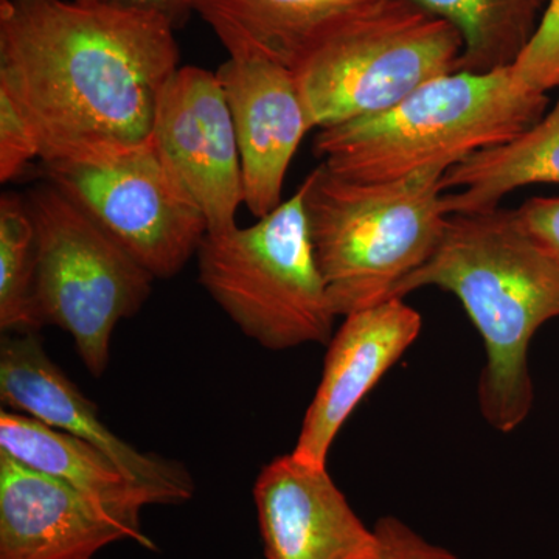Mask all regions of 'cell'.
<instances>
[{
  "label": "cell",
  "mask_w": 559,
  "mask_h": 559,
  "mask_svg": "<svg viewBox=\"0 0 559 559\" xmlns=\"http://www.w3.org/2000/svg\"><path fill=\"white\" fill-rule=\"evenodd\" d=\"M530 240L559 266V198H533L514 210Z\"/></svg>",
  "instance_id": "cell-23"
},
{
  "label": "cell",
  "mask_w": 559,
  "mask_h": 559,
  "mask_svg": "<svg viewBox=\"0 0 559 559\" xmlns=\"http://www.w3.org/2000/svg\"><path fill=\"white\" fill-rule=\"evenodd\" d=\"M514 76L530 91L547 94L559 87V0H549L538 31L511 66Z\"/></svg>",
  "instance_id": "cell-20"
},
{
  "label": "cell",
  "mask_w": 559,
  "mask_h": 559,
  "mask_svg": "<svg viewBox=\"0 0 559 559\" xmlns=\"http://www.w3.org/2000/svg\"><path fill=\"white\" fill-rule=\"evenodd\" d=\"M127 539L156 550L75 488L0 450V559H94Z\"/></svg>",
  "instance_id": "cell-14"
},
{
  "label": "cell",
  "mask_w": 559,
  "mask_h": 559,
  "mask_svg": "<svg viewBox=\"0 0 559 559\" xmlns=\"http://www.w3.org/2000/svg\"><path fill=\"white\" fill-rule=\"evenodd\" d=\"M200 282L231 322L261 347L329 345L337 314L320 274L301 186L249 227L209 231Z\"/></svg>",
  "instance_id": "cell-5"
},
{
  "label": "cell",
  "mask_w": 559,
  "mask_h": 559,
  "mask_svg": "<svg viewBox=\"0 0 559 559\" xmlns=\"http://www.w3.org/2000/svg\"><path fill=\"white\" fill-rule=\"evenodd\" d=\"M559 91V87H558ZM447 209L454 213L488 212L511 191L559 183V95L550 112L516 138L481 150L443 175Z\"/></svg>",
  "instance_id": "cell-17"
},
{
  "label": "cell",
  "mask_w": 559,
  "mask_h": 559,
  "mask_svg": "<svg viewBox=\"0 0 559 559\" xmlns=\"http://www.w3.org/2000/svg\"><path fill=\"white\" fill-rule=\"evenodd\" d=\"M216 75L234 119L245 205L263 218L283 202L290 162L312 131L310 114L293 70L278 62L229 57Z\"/></svg>",
  "instance_id": "cell-11"
},
{
  "label": "cell",
  "mask_w": 559,
  "mask_h": 559,
  "mask_svg": "<svg viewBox=\"0 0 559 559\" xmlns=\"http://www.w3.org/2000/svg\"><path fill=\"white\" fill-rule=\"evenodd\" d=\"M0 400L5 409L39 419L97 448L145 495L150 506H179L193 498L189 469L176 460L140 452L116 436L98 417L97 406L49 358L36 331L3 336Z\"/></svg>",
  "instance_id": "cell-10"
},
{
  "label": "cell",
  "mask_w": 559,
  "mask_h": 559,
  "mask_svg": "<svg viewBox=\"0 0 559 559\" xmlns=\"http://www.w3.org/2000/svg\"><path fill=\"white\" fill-rule=\"evenodd\" d=\"M110 5L121 7V9L146 11V13L159 14L178 25L186 20L190 11H194L197 0H102Z\"/></svg>",
  "instance_id": "cell-24"
},
{
  "label": "cell",
  "mask_w": 559,
  "mask_h": 559,
  "mask_svg": "<svg viewBox=\"0 0 559 559\" xmlns=\"http://www.w3.org/2000/svg\"><path fill=\"white\" fill-rule=\"evenodd\" d=\"M40 159V145L27 116L0 86V182L20 178L31 162Z\"/></svg>",
  "instance_id": "cell-21"
},
{
  "label": "cell",
  "mask_w": 559,
  "mask_h": 559,
  "mask_svg": "<svg viewBox=\"0 0 559 559\" xmlns=\"http://www.w3.org/2000/svg\"><path fill=\"white\" fill-rule=\"evenodd\" d=\"M373 530L380 543V550L374 559H460L444 547L423 538L399 518H381Z\"/></svg>",
  "instance_id": "cell-22"
},
{
  "label": "cell",
  "mask_w": 559,
  "mask_h": 559,
  "mask_svg": "<svg viewBox=\"0 0 559 559\" xmlns=\"http://www.w3.org/2000/svg\"><path fill=\"white\" fill-rule=\"evenodd\" d=\"M267 559H374L377 533L359 520L326 466L293 454L267 463L253 485Z\"/></svg>",
  "instance_id": "cell-13"
},
{
  "label": "cell",
  "mask_w": 559,
  "mask_h": 559,
  "mask_svg": "<svg viewBox=\"0 0 559 559\" xmlns=\"http://www.w3.org/2000/svg\"><path fill=\"white\" fill-rule=\"evenodd\" d=\"M426 286L454 294L484 340L487 362L477 400L481 417L513 432L533 409L528 348L559 318V266L521 229L514 210L450 215L428 261L393 297Z\"/></svg>",
  "instance_id": "cell-2"
},
{
  "label": "cell",
  "mask_w": 559,
  "mask_h": 559,
  "mask_svg": "<svg viewBox=\"0 0 559 559\" xmlns=\"http://www.w3.org/2000/svg\"><path fill=\"white\" fill-rule=\"evenodd\" d=\"M0 450L75 488L110 516L145 535L140 511L148 499L97 448L21 412H0Z\"/></svg>",
  "instance_id": "cell-16"
},
{
  "label": "cell",
  "mask_w": 559,
  "mask_h": 559,
  "mask_svg": "<svg viewBox=\"0 0 559 559\" xmlns=\"http://www.w3.org/2000/svg\"><path fill=\"white\" fill-rule=\"evenodd\" d=\"M444 173L356 182L322 164L301 182L316 261L340 316L392 299L443 235Z\"/></svg>",
  "instance_id": "cell-4"
},
{
  "label": "cell",
  "mask_w": 559,
  "mask_h": 559,
  "mask_svg": "<svg viewBox=\"0 0 559 559\" xmlns=\"http://www.w3.org/2000/svg\"><path fill=\"white\" fill-rule=\"evenodd\" d=\"M38 246L27 198H0V329L35 333L40 329L35 307Z\"/></svg>",
  "instance_id": "cell-19"
},
{
  "label": "cell",
  "mask_w": 559,
  "mask_h": 559,
  "mask_svg": "<svg viewBox=\"0 0 559 559\" xmlns=\"http://www.w3.org/2000/svg\"><path fill=\"white\" fill-rule=\"evenodd\" d=\"M421 326V314L404 297L345 316L331 337L322 380L290 454L301 462L326 466L342 426L417 341Z\"/></svg>",
  "instance_id": "cell-12"
},
{
  "label": "cell",
  "mask_w": 559,
  "mask_h": 559,
  "mask_svg": "<svg viewBox=\"0 0 559 559\" xmlns=\"http://www.w3.org/2000/svg\"><path fill=\"white\" fill-rule=\"evenodd\" d=\"M79 2L92 3V2H98V0H79Z\"/></svg>",
  "instance_id": "cell-25"
},
{
  "label": "cell",
  "mask_w": 559,
  "mask_h": 559,
  "mask_svg": "<svg viewBox=\"0 0 559 559\" xmlns=\"http://www.w3.org/2000/svg\"><path fill=\"white\" fill-rule=\"evenodd\" d=\"M549 98L510 68L457 70L377 116L319 130L314 153L340 178L392 182L447 173L466 157L509 142L543 119Z\"/></svg>",
  "instance_id": "cell-3"
},
{
  "label": "cell",
  "mask_w": 559,
  "mask_h": 559,
  "mask_svg": "<svg viewBox=\"0 0 559 559\" xmlns=\"http://www.w3.org/2000/svg\"><path fill=\"white\" fill-rule=\"evenodd\" d=\"M380 0H197L230 58L293 69L325 36Z\"/></svg>",
  "instance_id": "cell-15"
},
{
  "label": "cell",
  "mask_w": 559,
  "mask_h": 559,
  "mask_svg": "<svg viewBox=\"0 0 559 559\" xmlns=\"http://www.w3.org/2000/svg\"><path fill=\"white\" fill-rule=\"evenodd\" d=\"M462 36L460 70L510 68L538 31L549 0H411Z\"/></svg>",
  "instance_id": "cell-18"
},
{
  "label": "cell",
  "mask_w": 559,
  "mask_h": 559,
  "mask_svg": "<svg viewBox=\"0 0 559 559\" xmlns=\"http://www.w3.org/2000/svg\"><path fill=\"white\" fill-rule=\"evenodd\" d=\"M153 143L197 202L209 231L237 226L245 205L240 150L216 72L180 66L162 91Z\"/></svg>",
  "instance_id": "cell-9"
},
{
  "label": "cell",
  "mask_w": 559,
  "mask_h": 559,
  "mask_svg": "<svg viewBox=\"0 0 559 559\" xmlns=\"http://www.w3.org/2000/svg\"><path fill=\"white\" fill-rule=\"evenodd\" d=\"M44 173L154 278L178 275L209 234L153 139L109 160L44 165Z\"/></svg>",
  "instance_id": "cell-8"
},
{
  "label": "cell",
  "mask_w": 559,
  "mask_h": 559,
  "mask_svg": "<svg viewBox=\"0 0 559 559\" xmlns=\"http://www.w3.org/2000/svg\"><path fill=\"white\" fill-rule=\"evenodd\" d=\"M173 28L102 0L0 2V86L31 121L44 165L97 164L151 142L180 68Z\"/></svg>",
  "instance_id": "cell-1"
},
{
  "label": "cell",
  "mask_w": 559,
  "mask_h": 559,
  "mask_svg": "<svg viewBox=\"0 0 559 559\" xmlns=\"http://www.w3.org/2000/svg\"><path fill=\"white\" fill-rule=\"evenodd\" d=\"M463 40L411 0H380L325 36L293 73L312 130L377 116L460 70Z\"/></svg>",
  "instance_id": "cell-6"
},
{
  "label": "cell",
  "mask_w": 559,
  "mask_h": 559,
  "mask_svg": "<svg viewBox=\"0 0 559 559\" xmlns=\"http://www.w3.org/2000/svg\"><path fill=\"white\" fill-rule=\"evenodd\" d=\"M27 204L38 246L40 326L69 333L92 377H102L114 330L142 310L156 278L53 183L35 187Z\"/></svg>",
  "instance_id": "cell-7"
}]
</instances>
